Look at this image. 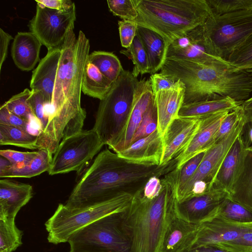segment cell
Wrapping results in <instances>:
<instances>
[{"instance_id":"d4e9b609","label":"cell","mask_w":252,"mask_h":252,"mask_svg":"<svg viewBox=\"0 0 252 252\" xmlns=\"http://www.w3.org/2000/svg\"><path fill=\"white\" fill-rule=\"evenodd\" d=\"M42 45L32 32H18L11 48V57L17 67L23 71L32 69L39 61Z\"/></svg>"},{"instance_id":"9a60e30c","label":"cell","mask_w":252,"mask_h":252,"mask_svg":"<svg viewBox=\"0 0 252 252\" xmlns=\"http://www.w3.org/2000/svg\"><path fill=\"white\" fill-rule=\"evenodd\" d=\"M201 118L179 117L174 120L163 136V153L160 165L176 158L189 145L200 124Z\"/></svg>"},{"instance_id":"60d3db41","label":"cell","mask_w":252,"mask_h":252,"mask_svg":"<svg viewBox=\"0 0 252 252\" xmlns=\"http://www.w3.org/2000/svg\"><path fill=\"white\" fill-rule=\"evenodd\" d=\"M107 2L113 14L123 20H134L138 16L132 0H108Z\"/></svg>"},{"instance_id":"ab89813d","label":"cell","mask_w":252,"mask_h":252,"mask_svg":"<svg viewBox=\"0 0 252 252\" xmlns=\"http://www.w3.org/2000/svg\"><path fill=\"white\" fill-rule=\"evenodd\" d=\"M206 152L192 157L179 168L174 169V172L176 184V193L180 191L192 177L204 157Z\"/></svg>"},{"instance_id":"83f0119b","label":"cell","mask_w":252,"mask_h":252,"mask_svg":"<svg viewBox=\"0 0 252 252\" xmlns=\"http://www.w3.org/2000/svg\"><path fill=\"white\" fill-rule=\"evenodd\" d=\"M52 155L46 149H39L36 156L22 167H16L10 164L0 169V177L31 178L48 171L51 165Z\"/></svg>"},{"instance_id":"8fae6325","label":"cell","mask_w":252,"mask_h":252,"mask_svg":"<svg viewBox=\"0 0 252 252\" xmlns=\"http://www.w3.org/2000/svg\"><path fill=\"white\" fill-rule=\"evenodd\" d=\"M243 116L230 134L207 150L197 170L182 189L176 193L177 201L204 193L210 190L229 149L245 125Z\"/></svg>"},{"instance_id":"ac0fdd59","label":"cell","mask_w":252,"mask_h":252,"mask_svg":"<svg viewBox=\"0 0 252 252\" xmlns=\"http://www.w3.org/2000/svg\"><path fill=\"white\" fill-rule=\"evenodd\" d=\"M154 94L158 115V130L163 136L167 127L178 118L184 103L185 85L178 80L172 87L159 90Z\"/></svg>"},{"instance_id":"2e32d148","label":"cell","mask_w":252,"mask_h":252,"mask_svg":"<svg viewBox=\"0 0 252 252\" xmlns=\"http://www.w3.org/2000/svg\"><path fill=\"white\" fill-rule=\"evenodd\" d=\"M154 99V94L149 79L139 80L134 96L131 111L121 136L111 148L116 153L126 149L131 144L144 114Z\"/></svg>"},{"instance_id":"ffe728a7","label":"cell","mask_w":252,"mask_h":252,"mask_svg":"<svg viewBox=\"0 0 252 252\" xmlns=\"http://www.w3.org/2000/svg\"><path fill=\"white\" fill-rule=\"evenodd\" d=\"M61 48L48 49L46 56L39 61L32 73L30 88L32 91L41 93L45 107L48 106L52 101Z\"/></svg>"},{"instance_id":"7bdbcfd3","label":"cell","mask_w":252,"mask_h":252,"mask_svg":"<svg viewBox=\"0 0 252 252\" xmlns=\"http://www.w3.org/2000/svg\"><path fill=\"white\" fill-rule=\"evenodd\" d=\"M28 102L34 116L40 124L41 132L45 129L48 122L46 117L45 103L41 93L32 91V94L28 99Z\"/></svg>"},{"instance_id":"4fadbf2b","label":"cell","mask_w":252,"mask_h":252,"mask_svg":"<svg viewBox=\"0 0 252 252\" xmlns=\"http://www.w3.org/2000/svg\"><path fill=\"white\" fill-rule=\"evenodd\" d=\"M167 58L188 60L220 70H237L212 51L197 27L169 45Z\"/></svg>"},{"instance_id":"11a10c76","label":"cell","mask_w":252,"mask_h":252,"mask_svg":"<svg viewBox=\"0 0 252 252\" xmlns=\"http://www.w3.org/2000/svg\"><path fill=\"white\" fill-rule=\"evenodd\" d=\"M250 75L252 80V68L245 70Z\"/></svg>"},{"instance_id":"f5cc1de1","label":"cell","mask_w":252,"mask_h":252,"mask_svg":"<svg viewBox=\"0 0 252 252\" xmlns=\"http://www.w3.org/2000/svg\"><path fill=\"white\" fill-rule=\"evenodd\" d=\"M241 136L245 148L248 149L252 147V121L245 124Z\"/></svg>"},{"instance_id":"4316f807","label":"cell","mask_w":252,"mask_h":252,"mask_svg":"<svg viewBox=\"0 0 252 252\" xmlns=\"http://www.w3.org/2000/svg\"><path fill=\"white\" fill-rule=\"evenodd\" d=\"M243 102L236 101L226 97L185 104L180 110L179 116L201 118L220 112L231 111L240 106Z\"/></svg>"},{"instance_id":"cb8c5ba5","label":"cell","mask_w":252,"mask_h":252,"mask_svg":"<svg viewBox=\"0 0 252 252\" xmlns=\"http://www.w3.org/2000/svg\"><path fill=\"white\" fill-rule=\"evenodd\" d=\"M200 226V224L189 222L176 214L165 231L160 252H182L191 248Z\"/></svg>"},{"instance_id":"9c48e42d","label":"cell","mask_w":252,"mask_h":252,"mask_svg":"<svg viewBox=\"0 0 252 252\" xmlns=\"http://www.w3.org/2000/svg\"><path fill=\"white\" fill-rule=\"evenodd\" d=\"M197 28L212 51L227 61L235 49L252 33V11L212 13Z\"/></svg>"},{"instance_id":"44dd1931","label":"cell","mask_w":252,"mask_h":252,"mask_svg":"<svg viewBox=\"0 0 252 252\" xmlns=\"http://www.w3.org/2000/svg\"><path fill=\"white\" fill-rule=\"evenodd\" d=\"M247 153L240 133L226 154L212 188L223 189L229 193L243 171Z\"/></svg>"},{"instance_id":"30bf717a","label":"cell","mask_w":252,"mask_h":252,"mask_svg":"<svg viewBox=\"0 0 252 252\" xmlns=\"http://www.w3.org/2000/svg\"><path fill=\"white\" fill-rule=\"evenodd\" d=\"M104 144L93 129L82 131L62 140L52 158L50 175L80 172L99 153Z\"/></svg>"},{"instance_id":"d6986e66","label":"cell","mask_w":252,"mask_h":252,"mask_svg":"<svg viewBox=\"0 0 252 252\" xmlns=\"http://www.w3.org/2000/svg\"><path fill=\"white\" fill-rule=\"evenodd\" d=\"M230 111H222L201 117L199 129L188 147L176 158L179 168L196 155L206 152L214 145V140L220 126Z\"/></svg>"},{"instance_id":"4dcf8cb0","label":"cell","mask_w":252,"mask_h":252,"mask_svg":"<svg viewBox=\"0 0 252 252\" xmlns=\"http://www.w3.org/2000/svg\"><path fill=\"white\" fill-rule=\"evenodd\" d=\"M38 137L19 127L0 124V144L38 149Z\"/></svg>"},{"instance_id":"f35d334b","label":"cell","mask_w":252,"mask_h":252,"mask_svg":"<svg viewBox=\"0 0 252 252\" xmlns=\"http://www.w3.org/2000/svg\"><path fill=\"white\" fill-rule=\"evenodd\" d=\"M157 129L158 115L154 98L143 115L142 121L133 136L131 144L150 135Z\"/></svg>"},{"instance_id":"b9f144b4","label":"cell","mask_w":252,"mask_h":252,"mask_svg":"<svg viewBox=\"0 0 252 252\" xmlns=\"http://www.w3.org/2000/svg\"><path fill=\"white\" fill-rule=\"evenodd\" d=\"M242 116L243 112L241 105L229 112L225 116L216 135L214 145L225 138L230 134Z\"/></svg>"},{"instance_id":"bcb514c9","label":"cell","mask_w":252,"mask_h":252,"mask_svg":"<svg viewBox=\"0 0 252 252\" xmlns=\"http://www.w3.org/2000/svg\"><path fill=\"white\" fill-rule=\"evenodd\" d=\"M218 245L238 252H249L252 248V231L243 234L234 240Z\"/></svg>"},{"instance_id":"e575fe53","label":"cell","mask_w":252,"mask_h":252,"mask_svg":"<svg viewBox=\"0 0 252 252\" xmlns=\"http://www.w3.org/2000/svg\"><path fill=\"white\" fill-rule=\"evenodd\" d=\"M131 59L134 68L132 73L136 76L149 73V65L147 55L139 37L136 34L130 46L120 51Z\"/></svg>"},{"instance_id":"f907efd6","label":"cell","mask_w":252,"mask_h":252,"mask_svg":"<svg viewBox=\"0 0 252 252\" xmlns=\"http://www.w3.org/2000/svg\"><path fill=\"white\" fill-rule=\"evenodd\" d=\"M12 37L7 32L0 29V71L5 62L8 53V48Z\"/></svg>"},{"instance_id":"7c38bea8","label":"cell","mask_w":252,"mask_h":252,"mask_svg":"<svg viewBox=\"0 0 252 252\" xmlns=\"http://www.w3.org/2000/svg\"><path fill=\"white\" fill-rule=\"evenodd\" d=\"M76 19L75 5L69 10L61 11L37 3L30 29L48 50L61 47L69 29L74 27Z\"/></svg>"},{"instance_id":"ba28073f","label":"cell","mask_w":252,"mask_h":252,"mask_svg":"<svg viewBox=\"0 0 252 252\" xmlns=\"http://www.w3.org/2000/svg\"><path fill=\"white\" fill-rule=\"evenodd\" d=\"M125 212L105 216L76 231L67 242L70 252H130Z\"/></svg>"},{"instance_id":"ee69618b","label":"cell","mask_w":252,"mask_h":252,"mask_svg":"<svg viewBox=\"0 0 252 252\" xmlns=\"http://www.w3.org/2000/svg\"><path fill=\"white\" fill-rule=\"evenodd\" d=\"M35 152H20L6 149L0 151V156L9 161L11 165L16 167H22L32 160L37 155Z\"/></svg>"},{"instance_id":"681fc988","label":"cell","mask_w":252,"mask_h":252,"mask_svg":"<svg viewBox=\"0 0 252 252\" xmlns=\"http://www.w3.org/2000/svg\"><path fill=\"white\" fill-rule=\"evenodd\" d=\"M35 1L49 8L65 11L70 10L75 3L69 0H35Z\"/></svg>"},{"instance_id":"603a6c76","label":"cell","mask_w":252,"mask_h":252,"mask_svg":"<svg viewBox=\"0 0 252 252\" xmlns=\"http://www.w3.org/2000/svg\"><path fill=\"white\" fill-rule=\"evenodd\" d=\"M32 197L30 185L6 179L0 180V220H13Z\"/></svg>"},{"instance_id":"74e56055","label":"cell","mask_w":252,"mask_h":252,"mask_svg":"<svg viewBox=\"0 0 252 252\" xmlns=\"http://www.w3.org/2000/svg\"><path fill=\"white\" fill-rule=\"evenodd\" d=\"M212 13L215 15L242 11H252V0H207Z\"/></svg>"},{"instance_id":"f1b7e54d","label":"cell","mask_w":252,"mask_h":252,"mask_svg":"<svg viewBox=\"0 0 252 252\" xmlns=\"http://www.w3.org/2000/svg\"><path fill=\"white\" fill-rule=\"evenodd\" d=\"M247 150L244 169L229 192L228 197L252 210V147Z\"/></svg>"},{"instance_id":"8992f818","label":"cell","mask_w":252,"mask_h":252,"mask_svg":"<svg viewBox=\"0 0 252 252\" xmlns=\"http://www.w3.org/2000/svg\"><path fill=\"white\" fill-rule=\"evenodd\" d=\"M138 81L132 72L123 69L100 100L93 129L110 149L126 126Z\"/></svg>"},{"instance_id":"f6af8a7d","label":"cell","mask_w":252,"mask_h":252,"mask_svg":"<svg viewBox=\"0 0 252 252\" xmlns=\"http://www.w3.org/2000/svg\"><path fill=\"white\" fill-rule=\"evenodd\" d=\"M121 45L128 48L136 35L137 24L133 20H123L118 21Z\"/></svg>"},{"instance_id":"3957f363","label":"cell","mask_w":252,"mask_h":252,"mask_svg":"<svg viewBox=\"0 0 252 252\" xmlns=\"http://www.w3.org/2000/svg\"><path fill=\"white\" fill-rule=\"evenodd\" d=\"M161 179L162 187L158 194L148 197L139 190L125 212L130 252H160L165 231L176 215V184L173 170Z\"/></svg>"},{"instance_id":"c3c4849f","label":"cell","mask_w":252,"mask_h":252,"mask_svg":"<svg viewBox=\"0 0 252 252\" xmlns=\"http://www.w3.org/2000/svg\"><path fill=\"white\" fill-rule=\"evenodd\" d=\"M149 80L153 93L160 90L170 88L177 82L171 77L160 72L151 75Z\"/></svg>"},{"instance_id":"5bb4252c","label":"cell","mask_w":252,"mask_h":252,"mask_svg":"<svg viewBox=\"0 0 252 252\" xmlns=\"http://www.w3.org/2000/svg\"><path fill=\"white\" fill-rule=\"evenodd\" d=\"M228 196L225 190L212 188L202 194L176 201L175 212L181 219L190 223L200 224L217 216L223 201Z\"/></svg>"},{"instance_id":"f546056e","label":"cell","mask_w":252,"mask_h":252,"mask_svg":"<svg viewBox=\"0 0 252 252\" xmlns=\"http://www.w3.org/2000/svg\"><path fill=\"white\" fill-rule=\"evenodd\" d=\"M112 84L95 65L87 60L82 83V92L85 94L101 100L108 93Z\"/></svg>"},{"instance_id":"d6a6232c","label":"cell","mask_w":252,"mask_h":252,"mask_svg":"<svg viewBox=\"0 0 252 252\" xmlns=\"http://www.w3.org/2000/svg\"><path fill=\"white\" fill-rule=\"evenodd\" d=\"M216 217L233 223L252 224V210L228 196L220 205Z\"/></svg>"},{"instance_id":"9f6ffc18","label":"cell","mask_w":252,"mask_h":252,"mask_svg":"<svg viewBox=\"0 0 252 252\" xmlns=\"http://www.w3.org/2000/svg\"><path fill=\"white\" fill-rule=\"evenodd\" d=\"M249 252H252V248L250 249Z\"/></svg>"},{"instance_id":"484cf974","label":"cell","mask_w":252,"mask_h":252,"mask_svg":"<svg viewBox=\"0 0 252 252\" xmlns=\"http://www.w3.org/2000/svg\"><path fill=\"white\" fill-rule=\"evenodd\" d=\"M136 34L146 50L151 75L160 70L166 58L169 45L158 33L145 27L137 26Z\"/></svg>"},{"instance_id":"e0dca14e","label":"cell","mask_w":252,"mask_h":252,"mask_svg":"<svg viewBox=\"0 0 252 252\" xmlns=\"http://www.w3.org/2000/svg\"><path fill=\"white\" fill-rule=\"evenodd\" d=\"M252 231V224L233 223L216 217L200 223L196 238L191 248L225 243Z\"/></svg>"},{"instance_id":"816d5d0a","label":"cell","mask_w":252,"mask_h":252,"mask_svg":"<svg viewBox=\"0 0 252 252\" xmlns=\"http://www.w3.org/2000/svg\"><path fill=\"white\" fill-rule=\"evenodd\" d=\"M182 252H238L218 244H210L191 248Z\"/></svg>"},{"instance_id":"7a4b0ae2","label":"cell","mask_w":252,"mask_h":252,"mask_svg":"<svg viewBox=\"0 0 252 252\" xmlns=\"http://www.w3.org/2000/svg\"><path fill=\"white\" fill-rule=\"evenodd\" d=\"M177 162L175 158L164 165L137 164L105 149L82 175L64 205L69 209H79L125 193L133 196L151 177L163 176L175 169Z\"/></svg>"},{"instance_id":"52a82bcc","label":"cell","mask_w":252,"mask_h":252,"mask_svg":"<svg viewBox=\"0 0 252 252\" xmlns=\"http://www.w3.org/2000/svg\"><path fill=\"white\" fill-rule=\"evenodd\" d=\"M132 197L125 193L97 205L79 209H69L64 204H59L45 223L48 242L55 245L67 242L73 233L91 223L107 215L126 211Z\"/></svg>"},{"instance_id":"1f68e13d","label":"cell","mask_w":252,"mask_h":252,"mask_svg":"<svg viewBox=\"0 0 252 252\" xmlns=\"http://www.w3.org/2000/svg\"><path fill=\"white\" fill-rule=\"evenodd\" d=\"M88 60L112 83L124 69L119 58L112 52L94 51L89 54Z\"/></svg>"},{"instance_id":"5b68a950","label":"cell","mask_w":252,"mask_h":252,"mask_svg":"<svg viewBox=\"0 0 252 252\" xmlns=\"http://www.w3.org/2000/svg\"><path fill=\"white\" fill-rule=\"evenodd\" d=\"M138 26L159 34L169 45L202 25L212 13L207 0H132Z\"/></svg>"},{"instance_id":"6da1fadb","label":"cell","mask_w":252,"mask_h":252,"mask_svg":"<svg viewBox=\"0 0 252 252\" xmlns=\"http://www.w3.org/2000/svg\"><path fill=\"white\" fill-rule=\"evenodd\" d=\"M71 27L61 48L51 104L45 107L47 124L38 135V150L52 155L61 141L82 131L86 111L81 105L82 78L89 55L90 41L80 31L76 38Z\"/></svg>"},{"instance_id":"7402d4cb","label":"cell","mask_w":252,"mask_h":252,"mask_svg":"<svg viewBox=\"0 0 252 252\" xmlns=\"http://www.w3.org/2000/svg\"><path fill=\"white\" fill-rule=\"evenodd\" d=\"M163 153V136L157 129L150 135L134 142L117 154L134 163L160 165Z\"/></svg>"},{"instance_id":"8d00e7d4","label":"cell","mask_w":252,"mask_h":252,"mask_svg":"<svg viewBox=\"0 0 252 252\" xmlns=\"http://www.w3.org/2000/svg\"><path fill=\"white\" fill-rule=\"evenodd\" d=\"M227 62L237 70L252 68V33L235 49Z\"/></svg>"},{"instance_id":"836d02e7","label":"cell","mask_w":252,"mask_h":252,"mask_svg":"<svg viewBox=\"0 0 252 252\" xmlns=\"http://www.w3.org/2000/svg\"><path fill=\"white\" fill-rule=\"evenodd\" d=\"M23 231L15 220H0V252H13L22 244Z\"/></svg>"},{"instance_id":"d590c367","label":"cell","mask_w":252,"mask_h":252,"mask_svg":"<svg viewBox=\"0 0 252 252\" xmlns=\"http://www.w3.org/2000/svg\"><path fill=\"white\" fill-rule=\"evenodd\" d=\"M32 91L26 88L22 92L12 96L3 105L13 114L30 122L35 117L28 102Z\"/></svg>"},{"instance_id":"db71d44e","label":"cell","mask_w":252,"mask_h":252,"mask_svg":"<svg viewBox=\"0 0 252 252\" xmlns=\"http://www.w3.org/2000/svg\"><path fill=\"white\" fill-rule=\"evenodd\" d=\"M241 107L245 123L252 121V97L245 100Z\"/></svg>"},{"instance_id":"277c9868","label":"cell","mask_w":252,"mask_h":252,"mask_svg":"<svg viewBox=\"0 0 252 252\" xmlns=\"http://www.w3.org/2000/svg\"><path fill=\"white\" fill-rule=\"evenodd\" d=\"M160 72L185 85V104L229 97L244 101L252 92L245 70H223L188 60L167 58Z\"/></svg>"},{"instance_id":"7dc6e473","label":"cell","mask_w":252,"mask_h":252,"mask_svg":"<svg viewBox=\"0 0 252 252\" xmlns=\"http://www.w3.org/2000/svg\"><path fill=\"white\" fill-rule=\"evenodd\" d=\"M0 124L19 127L27 131L29 126V121L10 112L3 104L0 108Z\"/></svg>"}]
</instances>
